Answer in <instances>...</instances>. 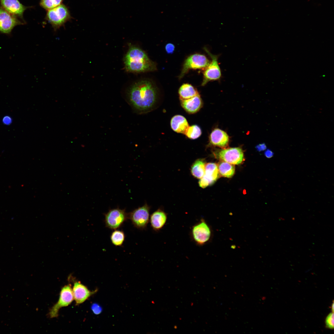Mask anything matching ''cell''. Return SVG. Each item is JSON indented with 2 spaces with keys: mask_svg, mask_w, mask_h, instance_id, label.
I'll use <instances>...</instances> for the list:
<instances>
[{
  "mask_svg": "<svg viewBox=\"0 0 334 334\" xmlns=\"http://www.w3.org/2000/svg\"><path fill=\"white\" fill-rule=\"evenodd\" d=\"M127 98L134 111L138 114L146 113L152 110L156 104L157 90L151 81L140 80L129 88Z\"/></svg>",
  "mask_w": 334,
  "mask_h": 334,
  "instance_id": "1",
  "label": "cell"
},
{
  "mask_svg": "<svg viewBox=\"0 0 334 334\" xmlns=\"http://www.w3.org/2000/svg\"><path fill=\"white\" fill-rule=\"evenodd\" d=\"M129 45L128 50L123 59L127 71L138 73L157 70L156 63L149 58L144 50L136 46L131 44Z\"/></svg>",
  "mask_w": 334,
  "mask_h": 334,
  "instance_id": "2",
  "label": "cell"
},
{
  "mask_svg": "<svg viewBox=\"0 0 334 334\" xmlns=\"http://www.w3.org/2000/svg\"><path fill=\"white\" fill-rule=\"evenodd\" d=\"M71 16L67 8L61 4L48 10L46 18L55 30L59 28L68 20Z\"/></svg>",
  "mask_w": 334,
  "mask_h": 334,
  "instance_id": "3",
  "label": "cell"
},
{
  "mask_svg": "<svg viewBox=\"0 0 334 334\" xmlns=\"http://www.w3.org/2000/svg\"><path fill=\"white\" fill-rule=\"evenodd\" d=\"M204 49L211 58V61L203 70L202 86H205L210 81L218 80L221 76V71L218 61V55L212 54L206 47L204 48Z\"/></svg>",
  "mask_w": 334,
  "mask_h": 334,
  "instance_id": "4",
  "label": "cell"
},
{
  "mask_svg": "<svg viewBox=\"0 0 334 334\" xmlns=\"http://www.w3.org/2000/svg\"><path fill=\"white\" fill-rule=\"evenodd\" d=\"M210 226L203 219L193 225L191 231V237L193 241L199 246H203L207 243L212 236Z\"/></svg>",
  "mask_w": 334,
  "mask_h": 334,
  "instance_id": "5",
  "label": "cell"
},
{
  "mask_svg": "<svg viewBox=\"0 0 334 334\" xmlns=\"http://www.w3.org/2000/svg\"><path fill=\"white\" fill-rule=\"evenodd\" d=\"M210 61L204 55L195 54L188 57L185 60L179 79H181L191 69L204 70L209 65Z\"/></svg>",
  "mask_w": 334,
  "mask_h": 334,
  "instance_id": "6",
  "label": "cell"
},
{
  "mask_svg": "<svg viewBox=\"0 0 334 334\" xmlns=\"http://www.w3.org/2000/svg\"><path fill=\"white\" fill-rule=\"evenodd\" d=\"M150 207L145 203L141 207L128 213V219L136 228L140 230L145 229L149 221Z\"/></svg>",
  "mask_w": 334,
  "mask_h": 334,
  "instance_id": "7",
  "label": "cell"
},
{
  "mask_svg": "<svg viewBox=\"0 0 334 334\" xmlns=\"http://www.w3.org/2000/svg\"><path fill=\"white\" fill-rule=\"evenodd\" d=\"M104 215L105 226L111 229L119 228L128 219V213L125 210L118 208L111 209Z\"/></svg>",
  "mask_w": 334,
  "mask_h": 334,
  "instance_id": "8",
  "label": "cell"
},
{
  "mask_svg": "<svg viewBox=\"0 0 334 334\" xmlns=\"http://www.w3.org/2000/svg\"><path fill=\"white\" fill-rule=\"evenodd\" d=\"M74 296L70 284L65 285L62 289L58 302L51 308L48 315L50 318L58 316L59 309L62 307L68 306L74 300Z\"/></svg>",
  "mask_w": 334,
  "mask_h": 334,
  "instance_id": "9",
  "label": "cell"
},
{
  "mask_svg": "<svg viewBox=\"0 0 334 334\" xmlns=\"http://www.w3.org/2000/svg\"><path fill=\"white\" fill-rule=\"evenodd\" d=\"M18 17L5 10L0 4V32L10 35L15 27L24 24Z\"/></svg>",
  "mask_w": 334,
  "mask_h": 334,
  "instance_id": "10",
  "label": "cell"
},
{
  "mask_svg": "<svg viewBox=\"0 0 334 334\" xmlns=\"http://www.w3.org/2000/svg\"><path fill=\"white\" fill-rule=\"evenodd\" d=\"M215 154L221 160L233 165H239L244 160L243 152L240 148L223 149Z\"/></svg>",
  "mask_w": 334,
  "mask_h": 334,
  "instance_id": "11",
  "label": "cell"
},
{
  "mask_svg": "<svg viewBox=\"0 0 334 334\" xmlns=\"http://www.w3.org/2000/svg\"><path fill=\"white\" fill-rule=\"evenodd\" d=\"M219 176L217 165L213 163H208L205 164V173L199 181V185L201 188H205L214 183Z\"/></svg>",
  "mask_w": 334,
  "mask_h": 334,
  "instance_id": "12",
  "label": "cell"
},
{
  "mask_svg": "<svg viewBox=\"0 0 334 334\" xmlns=\"http://www.w3.org/2000/svg\"><path fill=\"white\" fill-rule=\"evenodd\" d=\"M0 5L11 14L23 19L24 11L28 7L22 4L19 0H0Z\"/></svg>",
  "mask_w": 334,
  "mask_h": 334,
  "instance_id": "13",
  "label": "cell"
},
{
  "mask_svg": "<svg viewBox=\"0 0 334 334\" xmlns=\"http://www.w3.org/2000/svg\"><path fill=\"white\" fill-rule=\"evenodd\" d=\"M229 141L227 133L219 128L213 130L209 136V144L223 148L228 146Z\"/></svg>",
  "mask_w": 334,
  "mask_h": 334,
  "instance_id": "14",
  "label": "cell"
},
{
  "mask_svg": "<svg viewBox=\"0 0 334 334\" xmlns=\"http://www.w3.org/2000/svg\"><path fill=\"white\" fill-rule=\"evenodd\" d=\"M72 291L74 299L77 305L84 302L95 293L94 291H90L79 281L75 282Z\"/></svg>",
  "mask_w": 334,
  "mask_h": 334,
  "instance_id": "15",
  "label": "cell"
},
{
  "mask_svg": "<svg viewBox=\"0 0 334 334\" xmlns=\"http://www.w3.org/2000/svg\"><path fill=\"white\" fill-rule=\"evenodd\" d=\"M167 219L166 213L161 209L153 212L150 216L149 221L153 229L158 231L162 229L165 224Z\"/></svg>",
  "mask_w": 334,
  "mask_h": 334,
  "instance_id": "16",
  "label": "cell"
},
{
  "mask_svg": "<svg viewBox=\"0 0 334 334\" xmlns=\"http://www.w3.org/2000/svg\"><path fill=\"white\" fill-rule=\"evenodd\" d=\"M182 106L188 113H194L198 111L203 105V102L199 95L191 98L180 100Z\"/></svg>",
  "mask_w": 334,
  "mask_h": 334,
  "instance_id": "17",
  "label": "cell"
},
{
  "mask_svg": "<svg viewBox=\"0 0 334 334\" xmlns=\"http://www.w3.org/2000/svg\"><path fill=\"white\" fill-rule=\"evenodd\" d=\"M170 125L173 130L178 133L185 134L189 126L186 118L183 116L176 115L172 117Z\"/></svg>",
  "mask_w": 334,
  "mask_h": 334,
  "instance_id": "18",
  "label": "cell"
},
{
  "mask_svg": "<svg viewBox=\"0 0 334 334\" xmlns=\"http://www.w3.org/2000/svg\"><path fill=\"white\" fill-rule=\"evenodd\" d=\"M178 94L180 100L189 99L199 95L195 88L188 83L183 84L180 86Z\"/></svg>",
  "mask_w": 334,
  "mask_h": 334,
  "instance_id": "19",
  "label": "cell"
},
{
  "mask_svg": "<svg viewBox=\"0 0 334 334\" xmlns=\"http://www.w3.org/2000/svg\"><path fill=\"white\" fill-rule=\"evenodd\" d=\"M217 165L220 175L228 178L233 175L235 170L233 165L222 161L220 162Z\"/></svg>",
  "mask_w": 334,
  "mask_h": 334,
  "instance_id": "20",
  "label": "cell"
},
{
  "mask_svg": "<svg viewBox=\"0 0 334 334\" xmlns=\"http://www.w3.org/2000/svg\"><path fill=\"white\" fill-rule=\"evenodd\" d=\"M205 162L203 160H196L191 167V172L192 175L196 178H201L205 173Z\"/></svg>",
  "mask_w": 334,
  "mask_h": 334,
  "instance_id": "21",
  "label": "cell"
},
{
  "mask_svg": "<svg viewBox=\"0 0 334 334\" xmlns=\"http://www.w3.org/2000/svg\"><path fill=\"white\" fill-rule=\"evenodd\" d=\"M125 235L122 230L115 229L112 232L110 239L112 243L116 246H121L123 243Z\"/></svg>",
  "mask_w": 334,
  "mask_h": 334,
  "instance_id": "22",
  "label": "cell"
},
{
  "mask_svg": "<svg viewBox=\"0 0 334 334\" xmlns=\"http://www.w3.org/2000/svg\"><path fill=\"white\" fill-rule=\"evenodd\" d=\"M202 131L200 127L196 125L189 126L184 134L188 138L195 139L201 135Z\"/></svg>",
  "mask_w": 334,
  "mask_h": 334,
  "instance_id": "23",
  "label": "cell"
},
{
  "mask_svg": "<svg viewBox=\"0 0 334 334\" xmlns=\"http://www.w3.org/2000/svg\"><path fill=\"white\" fill-rule=\"evenodd\" d=\"M62 0H41L40 5L46 10H49L61 4Z\"/></svg>",
  "mask_w": 334,
  "mask_h": 334,
  "instance_id": "24",
  "label": "cell"
},
{
  "mask_svg": "<svg viewBox=\"0 0 334 334\" xmlns=\"http://www.w3.org/2000/svg\"><path fill=\"white\" fill-rule=\"evenodd\" d=\"M334 316L333 312L329 313L326 317L325 323L327 328L333 329L334 328Z\"/></svg>",
  "mask_w": 334,
  "mask_h": 334,
  "instance_id": "25",
  "label": "cell"
},
{
  "mask_svg": "<svg viewBox=\"0 0 334 334\" xmlns=\"http://www.w3.org/2000/svg\"><path fill=\"white\" fill-rule=\"evenodd\" d=\"M91 309L95 314L98 315L102 311V308L99 305L96 303H94L91 306Z\"/></svg>",
  "mask_w": 334,
  "mask_h": 334,
  "instance_id": "26",
  "label": "cell"
},
{
  "mask_svg": "<svg viewBox=\"0 0 334 334\" xmlns=\"http://www.w3.org/2000/svg\"><path fill=\"white\" fill-rule=\"evenodd\" d=\"M175 48L174 45L170 43L166 45L165 46V49L168 54H172Z\"/></svg>",
  "mask_w": 334,
  "mask_h": 334,
  "instance_id": "27",
  "label": "cell"
},
{
  "mask_svg": "<svg viewBox=\"0 0 334 334\" xmlns=\"http://www.w3.org/2000/svg\"><path fill=\"white\" fill-rule=\"evenodd\" d=\"M12 118L9 116H5L2 119V123L6 125H10L12 122Z\"/></svg>",
  "mask_w": 334,
  "mask_h": 334,
  "instance_id": "28",
  "label": "cell"
},
{
  "mask_svg": "<svg viewBox=\"0 0 334 334\" xmlns=\"http://www.w3.org/2000/svg\"><path fill=\"white\" fill-rule=\"evenodd\" d=\"M255 148L257 151L261 152L266 150L267 146L265 143H262L257 145Z\"/></svg>",
  "mask_w": 334,
  "mask_h": 334,
  "instance_id": "29",
  "label": "cell"
},
{
  "mask_svg": "<svg viewBox=\"0 0 334 334\" xmlns=\"http://www.w3.org/2000/svg\"><path fill=\"white\" fill-rule=\"evenodd\" d=\"M264 155L267 158H270L273 156L274 153L270 150L268 149L265 152Z\"/></svg>",
  "mask_w": 334,
  "mask_h": 334,
  "instance_id": "30",
  "label": "cell"
},
{
  "mask_svg": "<svg viewBox=\"0 0 334 334\" xmlns=\"http://www.w3.org/2000/svg\"><path fill=\"white\" fill-rule=\"evenodd\" d=\"M331 309H332V312H333V311H334V303H333H333H332V305Z\"/></svg>",
  "mask_w": 334,
  "mask_h": 334,
  "instance_id": "31",
  "label": "cell"
}]
</instances>
